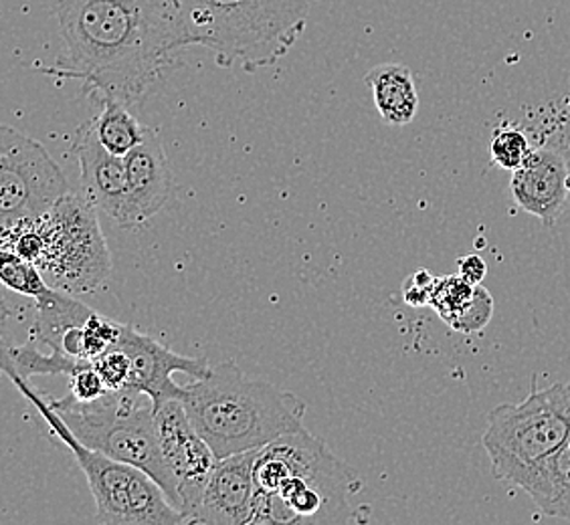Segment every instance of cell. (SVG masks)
Here are the masks:
<instances>
[{
    "label": "cell",
    "mask_w": 570,
    "mask_h": 525,
    "mask_svg": "<svg viewBox=\"0 0 570 525\" xmlns=\"http://www.w3.org/2000/svg\"><path fill=\"white\" fill-rule=\"evenodd\" d=\"M492 314H494V297L490 296V291L482 285H475L472 304L453 329L461 334H475L490 324Z\"/></svg>",
    "instance_id": "cb8c5ba5"
},
{
    "label": "cell",
    "mask_w": 570,
    "mask_h": 525,
    "mask_svg": "<svg viewBox=\"0 0 570 525\" xmlns=\"http://www.w3.org/2000/svg\"><path fill=\"white\" fill-rule=\"evenodd\" d=\"M257 450H245L215 463L188 524L249 525L255 502L253 467Z\"/></svg>",
    "instance_id": "4fadbf2b"
},
{
    "label": "cell",
    "mask_w": 570,
    "mask_h": 525,
    "mask_svg": "<svg viewBox=\"0 0 570 525\" xmlns=\"http://www.w3.org/2000/svg\"><path fill=\"white\" fill-rule=\"evenodd\" d=\"M188 47H205L217 66L255 73L284 59L320 0H176Z\"/></svg>",
    "instance_id": "277c9868"
},
{
    "label": "cell",
    "mask_w": 570,
    "mask_h": 525,
    "mask_svg": "<svg viewBox=\"0 0 570 525\" xmlns=\"http://www.w3.org/2000/svg\"><path fill=\"white\" fill-rule=\"evenodd\" d=\"M69 190L63 170L41 143L0 123V229L43 215Z\"/></svg>",
    "instance_id": "9c48e42d"
},
{
    "label": "cell",
    "mask_w": 570,
    "mask_h": 525,
    "mask_svg": "<svg viewBox=\"0 0 570 525\" xmlns=\"http://www.w3.org/2000/svg\"><path fill=\"white\" fill-rule=\"evenodd\" d=\"M71 152L79 162L81 195L98 212L108 215L120 227L130 225L128 220V176L124 158L108 152L96 136L94 120L83 121L71 142Z\"/></svg>",
    "instance_id": "7c38bea8"
},
{
    "label": "cell",
    "mask_w": 570,
    "mask_h": 525,
    "mask_svg": "<svg viewBox=\"0 0 570 525\" xmlns=\"http://www.w3.org/2000/svg\"><path fill=\"white\" fill-rule=\"evenodd\" d=\"M570 430V383L532 390L520 405H500L488 416L482 445L500 482L522 485L559 449Z\"/></svg>",
    "instance_id": "ba28073f"
},
{
    "label": "cell",
    "mask_w": 570,
    "mask_h": 525,
    "mask_svg": "<svg viewBox=\"0 0 570 525\" xmlns=\"http://www.w3.org/2000/svg\"><path fill=\"white\" fill-rule=\"evenodd\" d=\"M473 294L475 285L468 284L460 274L439 277L435 279L429 306L433 307L439 318L453 329L472 304Z\"/></svg>",
    "instance_id": "ffe728a7"
},
{
    "label": "cell",
    "mask_w": 570,
    "mask_h": 525,
    "mask_svg": "<svg viewBox=\"0 0 570 525\" xmlns=\"http://www.w3.org/2000/svg\"><path fill=\"white\" fill-rule=\"evenodd\" d=\"M458 267H460V275L468 281V284L480 285L485 279L488 274V265L483 261L480 255H468L458 259Z\"/></svg>",
    "instance_id": "83f0119b"
},
{
    "label": "cell",
    "mask_w": 570,
    "mask_h": 525,
    "mask_svg": "<svg viewBox=\"0 0 570 525\" xmlns=\"http://www.w3.org/2000/svg\"><path fill=\"white\" fill-rule=\"evenodd\" d=\"M549 517L570 519V430L559 449L542 460L520 485Z\"/></svg>",
    "instance_id": "e0dca14e"
},
{
    "label": "cell",
    "mask_w": 570,
    "mask_h": 525,
    "mask_svg": "<svg viewBox=\"0 0 570 525\" xmlns=\"http://www.w3.org/2000/svg\"><path fill=\"white\" fill-rule=\"evenodd\" d=\"M364 81L373 91L374 106L383 123L406 126L415 120L419 93L409 67L401 63H384L371 69Z\"/></svg>",
    "instance_id": "2e32d148"
},
{
    "label": "cell",
    "mask_w": 570,
    "mask_h": 525,
    "mask_svg": "<svg viewBox=\"0 0 570 525\" xmlns=\"http://www.w3.org/2000/svg\"><path fill=\"white\" fill-rule=\"evenodd\" d=\"M128 176V229L160 212L173 195V172L160 133L146 128L142 142L124 156Z\"/></svg>",
    "instance_id": "9a60e30c"
},
{
    "label": "cell",
    "mask_w": 570,
    "mask_h": 525,
    "mask_svg": "<svg viewBox=\"0 0 570 525\" xmlns=\"http://www.w3.org/2000/svg\"><path fill=\"white\" fill-rule=\"evenodd\" d=\"M567 160L554 150H532L527 162L512 172L510 190L515 207L552 227L559 220L569 198Z\"/></svg>",
    "instance_id": "5bb4252c"
},
{
    "label": "cell",
    "mask_w": 570,
    "mask_h": 525,
    "mask_svg": "<svg viewBox=\"0 0 570 525\" xmlns=\"http://www.w3.org/2000/svg\"><path fill=\"white\" fill-rule=\"evenodd\" d=\"M7 291L9 289L0 285V351L9 350L12 344H14L11 338V331H9V324L14 318L17 309L9 301V294Z\"/></svg>",
    "instance_id": "4316f807"
},
{
    "label": "cell",
    "mask_w": 570,
    "mask_h": 525,
    "mask_svg": "<svg viewBox=\"0 0 570 525\" xmlns=\"http://www.w3.org/2000/svg\"><path fill=\"white\" fill-rule=\"evenodd\" d=\"M114 346L121 348L130 358V378L124 390L146 394L153 400L154 410L166 400H180L185 388L173 380L176 373L203 378L210 370L207 358L176 354L148 334L126 324H121L120 336Z\"/></svg>",
    "instance_id": "8fae6325"
},
{
    "label": "cell",
    "mask_w": 570,
    "mask_h": 525,
    "mask_svg": "<svg viewBox=\"0 0 570 525\" xmlns=\"http://www.w3.org/2000/svg\"><path fill=\"white\" fill-rule=\"evenodd\" d=\"M435 279L438 277L429 274L428 269H419L411 277H406L405 284H403L405 304L411 307L429 306L433 287H435Z\"/></svg>",
    "instance_id": "484cf974"
},
{
    "label": "cell",
    "mask_w": 570,
    "mask_h": 525,
    "mask_svg": "<svg viewBox=\"0 0 570 525\" xmlns=\"http://www.w3.org/2000/svg\"><path fill=\"white\" fill-rule=\"evenodd\" d=\"M253 479L249 525L348 524L368 512L352 505L361 477L306 428L257 450Z\"/></svg>",
    "instance_id": "7a4b0ae2"
},
{
    "label": "cell",
    "mask_w": 570,
    "mask_h": 525,
    "mask_svg": "<svg viewBox=\"0 0 570 525\" xmlns=\"http://www.w3.org/2000/svg\"><path fill=\"white\" fill-rule=\"evenodd\" d=\"M91 366L98 370L108 390L126 388L128 378H130V358L118 346H111L110 350L99 354L98 358L91 360Z\"/></svg>",
    "instance_id": "603a6c76"
},
{
    "label": "cell",
    "mask_w": 570,
    "mask_h": 525,
    "mask_svg": "<svg viewBox=\"0 0 570 525\" xmlns=\"http://www.w3.org/2000/svg\"><path fill=\"white\" fill-rule=\"evenodd\" d=\"M0 247L33 262L49 287L71 296L96 291L111 274L98 208L73 190L43 215L0 229Z\"/></svg>",
    "instance_id": "5b68a950"
},
{
    "label": "cell",
    "mask_w": 570,
    "mask_h": 525,
    "mask_svg": "<svg viewBox=\"0 0 570 525\" xmlns=\"http://www.w3.org/2000/svg\"><path fill=\"white\" fill-rule=\"evenodd\" d=\"M99 103H101V110L98 118H94L96 136L108 152L124 158L142 142L146 126L138 121L128 106H124L116 99H104Z\"/></svg>",
    "instance_id": "ac0fdd59"
},
{
    "label": "cell",
    "mask_w": 570,
    "mask_h": 525,
    "mask_svg": "<svg viewBox=\"0 0 570 525\" xmlns=\"http://www.w3.org/2000/svg\"><path fill=\"white\" fill-rule=\"evenodd\" d=\"M0 285L7 287L11 294L31 301L51 289L33 262L4 247H0Z\"/></svg>",
    "instance_id": "d6986e66"
},
{
    "label": "cell",
    "mask_w": 570,
    "mask_h": 525,
    "mask_svg": "<svg viewBox=\"0 0 570 525\" xmlns=\"http://www.w3.org/2000/svg\"><path fill=\"white\" fill-rule=\"evenodd\" d=\"M180 403L217 459L262 449L275 438L304 428L306 403L274 384L253 380L235 361L183 386Z\"/></svg>",
    "instance_id": "3957f363"
},
{
    "label": "cell",
    "mask_w": 570,
    "mask_h": 525,
    "mask_svg": "<svg viewBox=\"0 0 570 525\" xmlns=\"http://www.w3.org/2000/svg\"><path fill=\"white\" fill-rule=\"evenodd\" d=\"M19 393L39 410L45 423L71 455L88 479L89 492L96 502V522L106 525H178L183 515L168 502L163 487L148 473L128 463L83 445L57 415L43 394L37 393L24 378H9Z\"/></svg>",
    "instance_id": "8992f818"
},
{
    "label": "cell",
    "mask_w": 570,
    "mask_h": 525,
    "mask_svg": "<svg viewBox=\"0 0 570 525\" xmlns=\"http://www.w3.org/2000/svg\"><path fill=\"white\" fill-rule=\"evenodd\" d=\"M154 425L166 469L175 482L176 509L188 524L197 512L217 457L209 443L193 427L180 400L175 398L158 406L154 410Z\"/></svg>",
    "instance_id": "30bf717a"
},
{
    "label": "cell",
    "mask_w": 570,
    "mask_h": 525,
    "mask_svg": "<svg viewBox=\"0 0 570 525\" xmlns=\"http://www.w3.org/2000/svg\"><path fill=\"white\" fill-rule=\"evenodd\" d=\"M532 152L527 133L518 130L514 126H502L494 131L490 153L495 166L514 172L520 166L527 162L528 156Z\"/></svg>",
    "instance_id": "44dd1931"
},
{
    "label": "cell",
    "mask_w": 570,
    "mask_h": 525,
    "mask_svg": "<svg viewBox=\"0 0 570 525\" xmlns=\"http://www.w3.org/2000/svg\"><path fill=\"white\" fill-rule=\"evenodd\" d=\"M106 393H108V388L101 380L98 370L91 366V361L69 376V394L79 403H91Z\"/></svg>",
    "instance_id": "d4e9b609"
},
{
    "label": "cell",
    "mask_w": 570,
    "mask_h": 525,
    "mask_svg": "<svg viewBox=\"0 0 570 525\" xmlns=\"http://www.w3.org/2000/svg\"><path fill=\"white\" fill-rule=\"evenodd\" d=\"M121 324L111 321V319L99 316L94 311L88 321L83 324V358L91 361L98 358L99 354L110 350L111 346L118 341Z\"/></svg>",
    "instance_id": "7402d4cb"
},
{
    "label": "cell",
    "mask_w": 570,
    "mask_h": 525,
    "mask_svg": "<svg viewBox=\"0 0 570 525\" xmlns=\"http://www.w3.org/2000/svg\"><path fill=\"white\" fill-rule=\"evenodd\" d=\"M63 76L99 101L142 103L187 49L176 0H56Z\"/></svg>",
    "instance_id": "6da1fadb"
},
{
    "label": "cell",
    "mask_w": 570,
    "mask_h": 525,
    "mask_svg": "<svg viewBox=\"0 0 570 525\" xmlns=\"http://www.w3.org/2000/svg\"><path fill=\"white\" fill-rule=\"evenodd\" d=\"M49 405L83 445L148 473L176 507L175 482L160 453L153 400L146 394L108 390L91 403L67 394Z\"/></svg>",
    "instance_id": "52a82bcc"
}]
</instances>
